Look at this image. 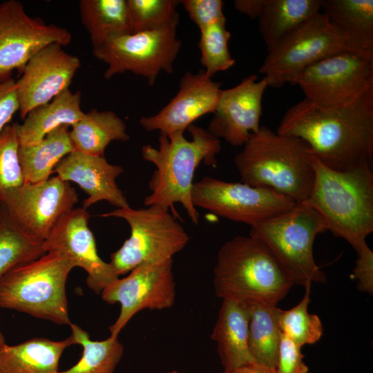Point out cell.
<instances>
[{
	"label": "cell",
	"mask_w": 373,
	"mask_h": 373,
	"mask_svg": "<svg viewBox=\"0 0 373 373\" xmlns=\"http://www.w3.org/2000/svg\"><path fill=\"white\" fill-rule=\"evenodd\" d=\"M276 132L303 140L332 169L373 165V90L336 108H322L305 98L286 111Z\"/></svg>",
	"instance_id": "cell-1"
},
{
	"label": "cell",
	"mask_w": 373,
	"mask_h": 373,
	"mask_svg": "<svg viewBox=\"0 0 373 373\" xmlns=\"http://www.w3.org/2000/svg\"><path fill=\"white\" fill-rule=\"evenodd\" d=\"M191 140L184 133L169 136L160 135L158 147L150 144L142 147L143 159L155 166L149 182L151 191L144 201L145 206H160L171 209L179 203L194 224H198L199 213L191 200L194 173L203 162L208 166L216 164L221 151V141L207 129L195 124L187 128Z\"/></svg>",
	"instance_id": "cell-2"
},
{
	"label": "cell",
	"mask_w": 373,
	"mask_h": 373,
	"mask_svg": "<svg viewBox=\"0 0 373 373\" xmlns=\"http://www.w3.org/2000/svg\"><path fill=\"white\" fill-rule=\"evenodd\" d=\"M312 164L314 181L304 202L319 213L327 230L358 252L373 231V165L336 171L313 155Z\"/></svg>",
	"instance_id": "cell-3"
},
{
	"label": "cell",
	"mask_w": 373,
	"mask_h": 373,
	"mask_svg": "<svg viewBox=\"0 0 373 373\" xmlns=\"http://www.w3.org/2000/svg\"><path fill=\"white\" fill-rule=\"evenodd\" d=\"M312 153L300 139L260 126L235 157L242 182L304 202L314 181Z\"/></svg>",
	"instance_id": "cell-4"
},
{
	"label": "cell",
	"mask_w": 373,
	"mask_h": 373,
	"mask_svg": "<svg viewBox=\"0 0 373 373\" xmlns=\"http://www.w3.org/2000/svg\"><path fill=\"white\" fill-rule=\"evenodd\" d=\"M213 282L216 295L222 299L276 305L294 285L269 249L250 235L235 236L222 245Z\"/></svg>",
	"instance_id": "cell-5"
},
{
	"label": "cell",
	"mask_w": 373,
	"mask_h": 373,
	"mask_svg": "<svg viewBox=\"0 0 373 373\" xmlns=\"http://www.w3.org/2000/svg\"><path fill=\"white\" fill-rule=\"evenodd\" d=\"M74 267L52 251L14 267L0 278V307L70 325L66 284Z\"/></svg>",
	"instance_id": "cell-6"
},
{
	"label": "cell",
	"mask_w": 373,
	"mask_h": 373,
	"mask_svg": "<svg viewBox=\"0 0 373 373\" xmlns=\"http://www.w3.org/2000/svg\"><path fill=\"white\" fill-rule=\"evenodd\" d=\"M249 235L260 239L275 256L294 285L304 287L326 281L316 265L313 245L318 234L327 231L319 213L305 202L256 223Z\"/></svg>",
	"instance_id": "cell-7"
},
{
	"label": "cell",
	"mask_w": 373,
	"mask_h": 373,
	"mask_svg": "<svg viewBox=\"0 0 373 373\" xmlns=\"http://www.w3.org/2000/svg\"><path fill=\"white\" fill-rule=\"evenodd\" d=\"M171 213L153 205L137 209L128 206L100 215L124 219L131 229L129 238L111 255L110 264L118 276L142 264L171 259L186 246L189 236Z\"/></svg>",
	"instance_id": "cell-8"
},
{
	"label": "cell",
	"mask_w": 373,
	"mask_h": 373,
	"mask_svg": "<svg viewBox=\"0 0 373 373\" xmlns=\"http://www.w3.org/2000/svg\"><path fill=\"white\" fill-rule=\"evenodd\" d=\"M347 50H352L345 37L320 12L268 51L258 71L264 75L262 79L267 86L296 85L299 76L307 68Z\"/></svg>",
	"instance_id": "cell-9"
},
{
	"label": "cell",
	"mask_w": 373,
	"mask_h": 373,
	"mask_svg": "<svg viewBox=\"0 0 373 373\" xmlns=\"http://www.w3.org/2000/svg\"><path fill=\"white\" fill-rule=\"evenodd\" d=\"M180 19L162 28L131 33L108 40L93 48L95 57L107 65L104 77L131 72L154 84L162 73H172L181 49L177 36Z\"/></svg>",
	"instance_id": "cell-10"
},
{
	"label": "cell",
	"mask_w": 373,
	"mask_h": 373,
	"mask_svg": "<svg viewBox=\"0 0 373 373\" xmlns=\"http://www.w3.org/2000/svg\"><path fill=\"white\" fill-rule=\"evenodd\" d=\"M296 85L305 99L322 108L349 106L373 90V57L339 52L307 68Z\"/></svg>",
	"instance_id": "cell-11"
},
{
	"label": "cell",
	"mask_w": 373,
	"mask_h": 373,
	"mask_svg": "<svg viewBox=\"0 0 373 373\" xmlns=\"http://www.w3.org/2000/svg\"><path fill=\"white\" fill-rule=\"evenodd\" d=\"M191 200L195 208L250 226L284 213L296 204L292 199L269 189L209 176L193 183Z\"/></svg>",
	"instance_id": "cell-12"
},
{
	"label": "cell",
	"mask_w": 373,
	"mask_h": 373,
	"mask_svg": "<svg viewBox=\"0 0 373 373\" xmlns=\"http://www.w3.org/2000/svg\"><path fill=\"white\" fill-rule=\"evenodd\" d=\"M108 304H120L115 322L109 327L111 336H118L122 329L138 312L171 307L175 300L173 258L140 265L122 278L119 277L101 292Z\"/></svg>",
	"instance_id": "cell-13"
},
{
	"label": "cell",
	"mask_w": 373,
	"mask_h": 373,
	"mask_svg": "<svg viewBox=\"0 0 373 373\" xmlns=\"http://www.w3.org/2000/svg\"><path fill=\"white\" fill-rule=\"evenodd\" d=\"M77 201L75 188L56 175L37 183L23 182L5 195L1 205L23 233L43 242Z\"/></svg>",
	"instance_id": "cell-14"
},
{
	"label": "cell",
	"mask_w": 373,
	"mask_h": 373,
	"mask_svg": "<svg viewBox=\"0 0 373 373\" xmlns=\"http://www.w3.org/2000/svg\"><path fill=\"white\" fill-rule=\"evenodd\" d=\"M72 35L55 24L29 16L21 2L0 3V82L11 78L13 70L21 75L29 60L44 47L68 45Z\"/></svg>",
	"instance_id": "cell-15"
},
{
	"label": "cell",
	"mask_w": 373,
	"mask_h": 373,
	"mask_svg": "<svg viewBox=\"0 0 373 373\" xmlns=\"http://www.w3.org/2000/svg\"><path fill=\"white\" fill-rule=\"evenodd\" d=\"M89 213L84 208L73 209L63 216L43 242L46 252H57L87 273L86 283L97 294L118 278L110 262L99 256L95 239L88 227Z\"/></svg>",
	"instance_id": "cell-16"
},
{
	"label": "cell",
	"mask_w": 373,
	"mask_h": 373,
	"mask_svg": "<svg viewBox=\"0 0 373 373\" xmlns=\"http://www.w3.org/2000/svg\"><path fill=\"white\" fill-rule=\"evenodd\" d=\"M63 47L52 44L42 48L29 60L16 81L22 119L33 108L69 88L81 61Z\"/></svg>",
	"instance_id": "cell-17"
},
{
	"label": "cell",
	"mask_w": 373,
	"mask_h": 373,
	"mask_svg": "<svg viewBox=\"0 0 373 373\" xmlns=\"http://www.w3.org/2000/svg\"><path fill=\"white\" fill-rule=\"evenodd\" d=\"M251 74L231 88L222 90L207 130L234 146H243L260 127L266 82Z\"/></svg>",
	"instance_id": "cell-18"
},
{
	"label": "cell",
	"mask_w": 373,
	"mask_h": 373,
	"mask_svg": "<svg viewBox=\"0 0 373 373\" xmlns=\"http://www.w3.org/2000/svg\"><path fill=\"white\" fill-rule=\"evenodd\" d=\"M220 85L204 70L186 72L171 100L156 114L141 117L140 124L146 131H158L166 136L184 133L196 119L214 113L222 90Z\"/></svg>",
	"instance_id": "cell-19"
},
{
	"label": "cell",
	"mask_w": 373,
	"mask_h": 373,
	"mask_svg": "<svg viewBox=\"0 0 373 373\" xmlns=\"http://www.w3.org/2000/svg\"><path fill=\"white\" fill-rule=\"evenodd\" d=\"M123 171L121 166L110 164L104 156L74 151L57 164L53 173L64 181L75 182L88 195L83 201V208L105 200L120 209L129 206L116 183Z\"/></svg>",
	"instance_id": "cell-20"
},
{
	"label": "cell",
	"mask_w": 373,
	"mask_h": 373,
	"mask_svg": "<svg viewBox=\"0 0 373 373\" xmlns=\"http://www.w3.org/2000/svg\"><path fill=\"white\" fill-rule=\"evenodd\" d=\"M249 304L222 299L211 338L217 344L223 370H233L254 363L249 348Z\"/></svg>",
	"instance_id": "cell-21"
},
{
	"label": "cell",
	"mask_w": 373,
	"mask_h": 373,
	"mask_svg": "<svg viewBox=\"0 0 373 373\" xmlns=\"http://www.w3.org/2000/svg\"><path fill=\"white\" fill-rule=\"evenodd\" d=\"M84 113L81 108V93L66 89L49 102L30 111L22 124L16 123L19 146L35 145L60 126L72 127Z\"/></svg>",
	"instance_id": "cell-22"
},
{
	"label": "cell",
	"mask_w": 373,
	"mask_h": 373,
	"mask_svg": "<svg viewBox=\"0 0 373 373\" xmlns=\"http://www.w3.org/2000/svg\"><path fill=\"white\" fill-rule=\"evenodd\" d=\"M321 11L351 49L373 57V1L321 0Z\"/></svg>",
	"instance_id": "cell-23"
},
{
	"label": "cell",
	"mask_w": 373,
	"mask_h": 373,
	"mask_svg": "<svg viewBox=\"0 0 373 373\" xmlns=\"http://www.w3.org/2000/svg\"><path fill=\"white\" fill-rule=\"evenodd\" d=\"M74 344L72 336L62 341L33 338L0 350V373H59L64 351Z\"/></svg>",
	"instance_id": "cell-24"
},
{
	"label": "cell",
	"mask_w": 373,
	"mask_h": 373,
	"mask_svg": "<svg viewBox=\"0 0 373 373\" xmlns=\"http://www.w3.org/2000/svg\"><path fill=\"white\" fill-rule=\"evenodd\" d=\"M70 137L75 151L104 156L111 142H126L130 135L126 123L115 113L93 108L72 126Z\"/></svg>",
	"instance_id": "cell-25"
},
{
	"label": "cell",
	"mask_w": 373,
	"mask_h": 373,
	"mask_svg": "<svg viewBox=\"0 0 373 373\" xmlns=\"http://www.w3.org/2000/svg\"><path fill=\"white\" fill-rule=\"evenodd\" d=\"M321 0H264L259 31L267 51L287 34L321 12Z\"/></svg>",
	"instance_id": "cell-26"
},
{
	"label": "cell",
	"mask_w": 373,
	"mask_h": 373,
	"mask_svg": "<svg viewBox=\"0 0 373 373\" xmlns=\"http://www.w3.org/2000/svg\"><path fill=\"white\" fill-rule=\"evenodd\" d=\"M74 151L67 126L56 128L35 145L19 146L24 182L37 183L49 179L57 164Z\"/></svg>",
	"instance_id": "cell-27"
},
{
	"label": "cell",
	"mask_w": 373,
	"mask_h": 373,
	"mask_svg": "<svg viewBox=\"0 0 373 373\" xmlns=\"http://www.w3.org/2000/svg\"><path fill=\"white\" fill-rule=\"evenodd\" d=\"M79 12L93 48L132 33L127 0H82Z\"/></svg>",
	"instance_id": "cell-28"
},
{
	"label": "cell",
	"mask_w": 373,
	"mask_h": 373,
	"mask_svg": "<svg viewBox=\"0 0 373 373\" xmlns=\"http://www.w3.org/2000/svg\"><path fill=\"white\" fill-rule=\"evenodd\" d=\"M249 348L254 363L276 370L282 331L278 322V307L249 304Z\"/></svg>",
	"instance_id": "cell-29"
},
{
	"label": "cell",
	"mask_w": 373,
	"mask_h": 373,
	"mask_svg": "<svg viewBox=\"0 0 373 373\" xmlns=\"http://www.w3.org/2000/svg\"><path fill=\"white\" fill-rule=\"evenodd\" d=\"M74 344L83 347L79 361L70 368L59 373H114L124 353L118 336H111L103 341H92L87 332L70 323Z\"/></svg>",
	"instance_id": "cell-30"
},
{
	"label": "cell",
	"mask_w": 373,
	"mask_h": 373,
	"mask_svg": "<svg viewBox=\"0 0 373 373\" xmlns=\"http://www.w3.org/2000/svg\"><path fill=\"white\" fill-rule=\"evenodd\" d=\"M44 254L43 242L23 233L0 205V278L14 267Z\"/></svg>",
	"instance_id": "cell-31"
},
{
	"label": "cell",
	"mask_w": 373,
	"mask_h": 373,
	"mask_svg": "<svg viewBox=\"0 0 373 373\" xmlns=\"http://www.w3.org/2000/svg\"><path fill=\"white\" fill-rule=\"evenodd\" d=\"M302 300L287 310L278 308V322L282 333L299 346L314 344L322 336L323 325L320 318L308 312L310 302L311 285L305 287Z\"/></svg>",
	"instance_id": "cell-32"
},
{
	"label": "cell",
	"mask_w": 373,
	"mask_h": 373,
	"mask_svg": "<svg viewBox=\"0 0 373 373\" xmlns=\"http://www.w3.org/2000/svg\"><path fill=\"white\" fill-rule=\"evenodd\" d=\"M200 62L204 73L212 78L216 73L225 71L235 64L228 47L231 33L226 28V18L200 29Z\"/></svg>",
	"instance_id": "cell-33"
},
{
	"label": "cell",
	"mask_w": 373,
	"mask_h": 373,
	"mask_svg": "<svg viewBox=\"0 0 373 373\" xmlns=\"http://www.w3.org/2000/svg\"><path fill=\"white\" fill-rule=\"evenodd\" d=\"M176 0H127L132 33L151 31L179 19Z\"/></svg>",
	"instance_id": "cell-34"
},
{
	"label": "cell",
	"mask_w": 373,
	"mask_h": 373,
	"mask_svg": "<svg viewBox=\"0 0 373 373\" xmlns=\"http://www.w3.org/2000/svg\"><path fill=\"white\" fill-rule=\"evenodd\" d=\"M19 147L16 123L10 124L0 133V205L10 191L24 182Z\"/></svg>",
	"instance_id": "cell-35"
},
{
	"label": "cell",
	"mask_w": 373,
	"mask_h": 373,
	"mask_svg": "<svg viewBox=\"0 0 373 373\" xmlns=\"http://www.w3.org/2000/svg\"><path fill=\"white\" fill-rule=\"evenodd\" d=\"M179 3L199 29L225 17L221 0H181Z\"/></svg>",
	"instance_id": "cell-36"
},
{
	"label": "cell",
	"mask_w": 373,
	"mask_h": 373,
	"mask_svg": "<svg viewBox=\"0 0 373 373\" xmlns=\"http://www.w3.org/2000/svg\"><path fill=\"white\" fill-rule=\"evenodd\" d=\"M303 358L301 347L282 334L276 373H307L309 368Z\"/></svg>",
	"instance_id": "cell-37"
},
{
	"label": "cell",
	"mask_w": 373,
	"mask_h": 373,
	"mask_svg": "<svg viewBox=\"0 0 373 373\" xmlns=\"http://www.w3.org/2000/svg\"><path fill=\"white\" fill-rule=\"evenodd\" d=\"M357 259L352 278L357 281L356 287L361 292L373 294V251L366 245L357 252Z\"/></svg>",
	"instance_id": "cell-38"
},
{
	"label": "cell",
	"mask_w": 373,
	"mask_h": 373,
	"mask_svg": "<svg viewBox=\"0 0 373 373\" xmlns=\"http://www.w3.org/2000/svg\"><path fill=\"white\" fill-rule=\"evenodd\" d=\"M19 110L16 81L11 77L0 82V133Z\"/></svg>",
	"instance_id": "cell-39"
},
{
	"label": "cell",
	"mask_w": 373,
	"mask_h": 373,
	"mask_svg": "<svg viewBox=\"0 0 373 373\" xmlns=\"http://www.w3.org/2000/svg\"><path fill=\"white\" fill-rule=\"evenodd\" d=\"M264 4V0H236L234 7L238 12L252 19H258Z\"/></svg>",
	"instance_id": "cell-40"
},
{
	"label": "cell",
	"mask_w": 373,
	"mask_h": 373,
	"mask_svg": "<svg viewBox=\"0 0 373 373\" xmlns=\"http://www.w3.org/2000/svg\"><path fill=\"white\" fill-rule=\"evenodd\" d=\"M220 373H276V370L252 363L233 370H223Z\"/></svg>",
	"instance_id": "cell-41"
},
{
	"label": "cell",
	"mask_w": 373,
	"mask_h": 373,
	"mask_svg": "<svg viewBox=\"0 0 373 373\" xmlns=\"http://www.w3.org/2000/svg\"><path fill=\"white\" fill-rule=\"evenodd\" d=\"M6 344V340L4 338V336L1 331L0 330V350L3 347V345Z\"/></svg>",
	"instance_id": "cell-42"
},
{
	"label": "cell",
	"mask_w": 373,
	"mask_h": 373,
	"mask_svg": "<svg viewBox=\"0 0 373 373\" xmlns=\"http://www.w3.org/2000/svg\"><path fill=\"white\" fill-rule=\"evenodd\" d=\"M165 373H184V372H177V371H171V372H165Z\"/></svg>",
	"instance_id": "cell-43"
}]
</instances>
